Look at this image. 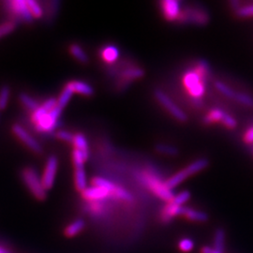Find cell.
<instances>
[{"mask_svg": "<svg viewBox=\"0 0 253 253\" xmlns=\"http://www.w3.org/2000/svg\"><path fill=\"white\" fill-rule=\"evenodd\" d=\"M62 113V109L58 107L49 111L42 105L32 114V122L39 132H51L57 126L58 119Z\"/></svg>", "mask_w": 253, "mask_h": 253, "instance_id": "obj_1", "label": "cell"}, {"mask_svg": "<svg viewBox=\"0 0 253 253\" xmlns=\"http://www.w3.org/2000/svg\"><path fill=\"white\" fill-rule=\"evenodd\" d=\"M208 79L194 69L193 71L185 73L183 84L193 99L201 100L206 92V84Z\"/></svg>", "mask_w": 253, "mask_h": 253, "instance_id": "obj_2", "label": "cell"}, {"mask_svg": "<svg viewBox=\"0 0 253 253\" xmlns=\"http://www.w3.org/2000/svg\"><path fill=\"white\" fill-rule=\"evenodd\" d=\"M22 179L32 195L40 201H43L47 197V190L44 189L42 177L39 176L36 170L32 167H27L22 171Z\"/></svg>", "mask_w": 253, "mask_h": 253, "instance_id": "obj_3", "label": "cell"}, {"mask_svg": "<svg viewBox=\"0 0 253 253\" xmlns=\"http://www.w3.org/2000/svg\"><path fill=\"white\" fill-rule=\"evenodd\" d=\"M142 180L148 189L155 193L159 198L169 203L173 198V193L171 190H169L165 182H163L158 176L154 175L150 172H145L142 176Z\"/></svg>", "mask_w": 253, "mask_h": 253, "instance_id": "obj_4", "label": "cell"}, {"mask_svg": "<svg viewBox=\"0 0 253 253\" xmlns=\"http://www.w3.org/2000/svg\"><path fill=\"white\" fill-rule=\"evenodd\" d=\"M154 95L156 100H158L176 120L180 122H186L188 120V117L184 113V111L179 108L163 91L156 90Z\"/></svg>", "mask_w": 253, "mask_h": 253, "instance_id": "obj_5", "label": "cell"}, {"mask_svg": "<svg viewBox=\"0 0 253 253\" xmlns=\"http://www.w3.org/2000/svg\"><path fill=\"white\" fill-rule=\"evenodd\" d=\"M8 10L11 15L14 17L25 21L27 23H31L33 21V17L30 13V10L27 6V0H12L7 2Z\"/></svg>", "mask_w": 253, "mask_h": 253, "instance_id": "obj_6", "label": "cell"}, {"mask_svg": "<svg viewBox=\"0 0 253 253\" xmlns=\"http://www.w3.org/2000/svg\"><path fill=\"white\" fill-rule=\"evenodd\" d=\"M57 169H58L57 158L55 156H50L46 162L45 168L42 175V182L46 190H51L53 188Z\"/></svg>", "mask_w": 253, "mask_h": 253, "instance_id": "obj_7", "label": "cell"}, {"mask_svg": "<svg viewBox=\"0 0 253 253\" xmlns=\"http://www.w3.org/2000/svg\"><path fill=\"white\" fill-rule=\"evenodd\" d=\"M12 132L15 134L20 141H22L33 152L37 154H41L42 152V145H40V143L37 141L35 138H33L32 135H30L27 132L25 127H23L19 124H14L12 126Z\"/></svg>", "mask_w": 253, "mask_h": 253, "instance_id": "obj_8", "label": "cell"}, {"mask_svg": "<svg viewBox=\"0 0 253 253\" xmlns=\"http://www.w3.org/2000/svg\"><path fill=\"white\" fill-rule=\"evenodd\" d=\"M177 21L181 23H191L202 26L208 23V15L202 9L190 8L181 11Z\"/></svg>", "mask_w": 253, "mask_h": 253, "instance_id": "obj_9", "label": "cell"}, {"mask_svg": "<svg viewBox=\"0 0 253 253\" xmlns=\"http://www.w3.org/2000/svg\"><path fill=\"white\" fill-rule=\"evenodd\" d=\"M163 16L168 21H176L180 15V3L176 0H164L161 3Z\"/></svg>", "mask_w": 253, "mask_h": 253, "instance_id": "obj_10", "label": "cell"}, {"mask_svg": "<svg viewBox=\"0 0 253 253\" xmlns=\"http://www.w3.org/2000/svg\"><path fill=\"white\" fill-rule=\"evenodd\" d=\"M111 195L110 191L100 187L92 186L90 188H86L83 191V196L86 200L90 201H99V200L105 199ZM112 196V195H111Z\"/></svg>", "mask_w": 253, "mask_h": 253, "instance_id": "obj_11", "label": "cell"}, {"mask_svg": "<svg viewBox=\"0 0 253 253\" xmlns=\"http://www.w3.org/2000/svg\"><path fill=\"white\" fill-rule=\"evenodd\" d=\"M144 75L145 71L141 68H127L119 73V78L121 79V82L123 84H127L130 82L144 77Z\"/></svg>", "mask_w": 253, "mask_h": 253, "instance_id": "obj_12", "label": "cell"}, {"mask_svg": "<svg viewBox=\"0 0 253 253\" xmlns=\"http://www.w3.org/2000/svg\"><path fill=\"white\" fill-rule=\"evenodd\" d=\"M182 217H185L190 221L194 222H206L208 220L207 213L190 208H183Z\"/></svg>", "mask_w": 253, "mask_h": 253, "instance_id": "obj_13", "label": "cell"}, {"mask_svg": "<svg viewBox=\"0 0 253 253\" xmlns=\"http://www.w3.org/2000/svg\"><path fill=\"white\" fill-rule=\"evenodd\" d=\"M183 208L184 207H178V206L173 205L172 203H168L164 207L163 212H162V218H163V221L169 222L173 217L182 216Z\"/></svg>", "mask_w": 253, "mask_h": 253, "instance_id": "obj_14", "label": "cell"}, {"mask_svg": "<svg viewBox=\"0 0 253 253\" xmlns=\"http://www.w3.org/2000/svg\"><path fill=\"white\" fill-rule=\"evenodd\" d=\"M73 145H74V148L80 151L85 158V160L87 161L89 157V147H88L87 140L84 135L83 133L74 134Z\"/></svg>", "mask_w": 253, "mask_h": 253, "instance_id": "obj_15", "label": "cell"}, {"mask_svg": "<svg viewBox=\"0 0 253 253\" xmlns=\"http://www.w3.org/2000/svg\"><path fill=\"white\" fill-rule=\"evenodd\" d=\"M68 84L73 89V93H78L86 97H90L94 94V89L89 84L83 81H71Z\"/></svg>", "mask_w": 253, "mask_h": 253, "instance_id": "obj_16", "label": "cell"}, {"mask_svg": "<svg viewBox=\"0 0 253 253\" xmlns=\"http://www.w3.org/2000/svg\"><path fill=\"white\" fill-rule=\"evenodd\" d=\"M100 56L106 63H114L119 57V50L117 46H105L100 52Z\"/></svg>", "mask_w": 253, "mask_h": 253, "instance_id": "obj_17", "label": "cell"}, {"mask_svg": "<svg viewBox=\"0 0 253 253\" xmlns=\"http://www.w3.org/2000/svg\"><path fill=\"white\" fill-rule=\"evenodd\" d=\"M74 184L76 189L82 192L87 188V180L84 168H75Z\"/></svg>", "mask_w": 253, "mask_h": 253, "instance_id": "obj_18", "label": "cell"}, {"mask_svg": "<svg viewBox=\"0 0 253 253\" xmlns=\"http://www.w3.org/2000/svg\"><path fill=\"white\" fill-rule=\"evenodd\" d=\"M188 177H190L188 175L187 172L185 171V169L181 170L178 172H176L175 174H173L167 181H165V185L169 190H172L175 187H177L178 185H180L181 183L184 180H186Z\"/></svg>", "mask_w": 253, "mask_h": 253, "instance_id": "obj_19", "label": "cell"}, {"mask_svg": "<svg viewBox=\"0 0 253 253\" xmlns=\"http://www.w3.org/2000/svg\"><path fill=\"white\" fill-rule=\"evenodd\" d=\"M225 112H223L222 110L218 108L212 109L211 111H209L208 115L204 118L203 121L205 124H212V123H216V122H221L222 119L225 116Z\"/></svg>", "mask_w": 253, "mask_h": 253, "instance_id": "obj_20", "label": "cell"}, {"mask_svg": "<svg viewBox=\"0 0 253 253\" xmlns=\"http://www.w3.org/2000/svg\"><path fill=\"white\" fill-rule=\"evenodd\" d=\"M208 161L207 159H199L194 163H190L188 167L185 168V171L188 173L189 176H191L197 172L205 170L208 166Z\"/></svg>", "mask_w": 253, "mask_h": 253, "instance_id": "obj_21", "label": "cell"}, {"mask_svg": "<svg viewBox=\"0 0 253 253\" xmlns=\"http://www.w3.org/2000/svg\"><path fill=\"white\" fill-rule=\"evenodd\" d=\"M84 225L85 224L83 219H80V218L76 219L72 223H70L65 229V235H67L68 237H73L81 233L84 228Z\"/></svg>", "mask_w": 253, "mask_h": 253, "instance_id": "obj_22", "label": "cell"}, {"mask_svg": "<svg viewBox=\"0 0 253 253\" xmlns=\"http://www.w3.org/2000/svg\"><path fill=\"white\" fill-rule=\"evenodd\" d=\"M217 252L224 253L225 249V231L222 228H218L214 235V247Z\"/></svg>", "mask_w": 253, "mask_h": 253, "instance_id": "obj_23", "label": "cell"}, {"mask_svg": "<svg viewBox=\"0 0 253 253\" xmlns=\"http://www.w3.org/2000/svg\"><path fill=\"white\" fill-rule=\"evenodd\" d=\"M70 52L75 59H77L80 63L86 64L88 63L89 59L86 53L84 52V50L82 48L81 46L73 43L70 47Z\"/></svg>", "mask_w": 253, "mask_h": 253, "instance_id": "obj_24", "label": "cell"}, {"mask_svg": "<svg viewBox=\"0 0 253 253\" xmlns=\"http://www.w3.org/2000/svg\"><path fill=\"white\" fill-rule=\"evenodd\" d=\"M73 94L74 93H73V89L67 84L64 86L63 90H62L61 94L59 95V97L57 99V105H58V107H60V108L63 110V108H65L68 105V103L70 102V100L72 99Z\"/></svg>", "mask_w": 253, "mask_h": 253, "instance_id": "obj_25", "label": "cell"}, {"mask_svg": "<svg viewBox=\"0 0 253 253\" xmlns=\"http://www.w3.org/2000/svg\"><path fill=\"white\" fill-rule=\"evenodd\" d=\"M92 184H93V186L100 187V188H102V189L109 190L112 196H113L114 192L116 191L117 188H118L117 185H115L111 181L107 180L105 178H102V177H94L93 180H92Z\"/></svg>", "mask_w": 253, "mask_h": 253, "instance_id": "obj_26", "label": "cell"}, {"mask_svg": "<svg viewBox=\"0 0 253 253\" xmlns=\"http://www.w3.org/2000/svg\"><path fill=\"white\" fill-rule=\"evenodd\" d=\"M19 100L21 103L29 111L35 112L37 109L40 107V104L36 100H34L31 96H29L27 93H21L19 95Z\"/></svg>", "mask_w": 253, "mask_h": 253, "instance_id": "obj_27", "label": "cell"}, {"mask_svg": "<svg viewBox=\"0 0 253 253\" xmlns=\"http://www.w3.org/2000/svg\"><path fill=\"white\" fill-rule=\"evenodd\" d=\"M27 3L33 18L40 19L42 17L43 10L39 2H37L35 0H27Z\"/></svg>", "mask_w": 253, "mask_h": 253, "instance_id": "obj_28", "label": "cell"}, {"mask_svg": "<svg viewBox=\"0 0 253 253\" xmlns=\"http://www.w3.org/2000/svg\"><path fill=\"white\" fill-rule=\"evenodd\" d=\"M190 199V192L187 191V190H184V191L179 192L177 195H174L172 201L169 202V203H172L173 205L178 206V207H183V205H185L187 202H189Z\"/></svg>", "mask_w": 253, "mask_h": 253, "instance_id": "obj_29", "label": "cell"}, {"mask_svg": "<svg viewBox=\"0 0 253 253\" xmlns=\"http://www.w3.org/2000/svg\"><path fill=\"white\" fill-rule=\"evenodd\" d=\"M215 86H216L217 91H219V92H220L221 94H223L225 97L235 100L236 92L233 90L231 87H229L224 83L219 81L216 82V83H215Z\"/></svg>", "mask_w": 253, "mask_h": 253, "instance_id": "obj_30", "label": "cell"}, {"mask_svg": "<svg viewBox=\"0 0 253 253\" xmlns=\"http://www.w3.org/2000/svg\"><path fill=\"white\" fill-rule=\"evenodd\" d=\"M9 97H10V89L9 86L4 85L0 88V110H4L8 106Z\"/></svg>", "mask_w": 253, "mask_h": 253, "instance_id": "obj_31", "label": "cell"}, {"mask_svg": "<svg viewBox=\"0 0 253 253\" xmlns=\"http://www.w3.org/2000/svg\"><path fill=\"white\" fill-rule=\"evenodd\" d=\"M156 150L159 153L164 154L167 156H176L178 154V149L172 145L160 144L156 146Z\"/></svg>", "mask_w": 253, "mask_h": 253, "instance_id": "obj_32", "label": "cell"}, {"mask_svg": "<svg viewBox=\"0 0 253 253\" xmlns=\"http://www.w3.org/2000/svg\"><path fill=\"white\" fill-rule=\"evenodd\" d=\"M235 100L238 101L239 103L249 106V107H253V98L252 96L246 94V93H236L235 94Z\"/></svg>", "mask_w": 253, "mask_h": 253, "instance_id": "obj_33", "label": "cell"}, {"mask_svg": "<svg viewBox=\"0 0 253 253\" xmlns=\"http://www.w3.org/2000/svg\"><path fill=\"white\" fill-rule=\"evenodd\" d=\"M15 28H16V24H15V22H12V21L1 24L0 25V38L9 35L12 31H14Z\"/></svg>", "mask_w": 253, "mask_h": 253, "instance_id": "obj_34", "label": "cell"}, {"mask_svg": "<svg viewBox=\"0 0 253 253\" xmlns=\"http://www.w3.org/2000/svg\"><path fill=\"white\" fill-rule=\"evenodd\" d=\"M236 15L241 18L253 17V4L238 8L236 9Z\"/></svg>", "mask_w": 253, "mask_h": 253, "instance_id": "obj_35", "label": "cell"}, {"mask_svg": "<svg viewBox=\"0 0 253 253\" xmlns=\"http://www.w3.org/2000/svg\"><path fill=\"white\" fill-rule=\"evenodd\" d=\"M178 247H179L181 252L190 253L194 249V242L190 238H183V239H181Z\"/></svg>", "mask_w": 253, "mask_h": 253, "instance_id": "obj_36", "label": "cell"}, {"mask_svg": "<svg viewBox=\"0 0 253 253\" xmlns=\"http://www.w3.org/2000/svg\"><path fill=\"white\" fill-rule=\"evenodd\" d=\"M113 196H114V197H116V198H118V199L128 201V202L132 200V195H131L127 190H124L123 188L118 187V186L116 191L114 192Z\"/></svg>", "mask_w": 253, "mask_h": 253, "instance_id": "obj_37", "label": "cell"}, {"mask_svg": "<svg viewBox=\"0 0 253 253\" xmlns=\"http://www.w3.org/2000/svg\"><path fill=\"white\" fill-rule=\"evenodd\" d=\"M55 136H56V138H58L59 140L64 141L66 143H71V144L73 143L74 134L70 132V131H68V130H59V131L56 132Z\"/></svg>", "mask_w": 253, "mask_h": 253, "instance_id": "obj_38", "label": "cell"}, {"mask_svg": "<svg viewBox=\"0 0 253 253\" xmlns=\"http://www.w3.org/2000/svg\"><path fill=\"white\" fill-rule=\"evenodd\" d=\"M221 123L224 126H227L228 128H235L236 125H237V121L235 120V118H233L232 116H230L228 114H225V116H224V118L222 119Z\"/></svg>", "mask_w": 253, "mask_h": 253, "instance_id": "obj_39", "label": "cell"}, {"mask_svg": "<svg viewBox=\"0 0 253 253\" xmlns=\"http://www.w3.org/2000/svg\"><path fill=\"white\" fill-rule=\"evenodd\" d=\"M244 142L247 144H253V126H251L244 134Z\"/></svg>", "mask_w": 253, "mask_h": 253, "instance_id": "obj_40", "label": "cell"}, {"mask_svg": "<svg viewBox=\"0 0 253 253\" xmlns=\"http://www.w3.org/2000/svg\"><path fill=\"white\" fill-rule=\"evenodd\" d=\"M202 253H220V252H217L214 248H211V247H204L201 251Z\"/></svg>", "mask_w": 253, "mask_h": 253, "instance_id": "obj_41", "label": "cell"}]
</instances>
